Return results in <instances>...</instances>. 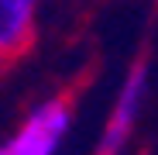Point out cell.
<instances>
[{
	"mask_svg": "<svg viewBox=\"0 0 158 155\" xmlns=\"http://www.w3.org/2000/svg\"><path fill=\"white\" fill-rule=\"evenodd\" d=\"M69 124H72L69 97L45 100L28 114L21 131H14L0 145V155H55V148L62 145V138L69 131Z\"/></svg>",
	"mask_w": 158,
	"mask_h": 155,
	"instance_id": "1",
	"label": "cell"
},
{
	"mask_svg": "<svg viewBox=\"0 0 158 155\" xmlns=\"http://www.w3.org/2000/svg\"><path fill=\"white\" fill-rule=\"evenodd\" d=\"M144 93H148V66L138 62L134 69L127 72V80L117 93V103L110 110V121H107V131H103L100 145H96V155H120L131 131H134V121L141 114V103H144Z\"/></svg>",
	"mask_w": 158,
	"mask_h": 155,
	"instance_id": "2",
	"label": "cell"
},
{
	"mask_svg": "<svg viewBox=\"0 0 158 155\" xmlns=\"http://www.w3.org/2000/svg\"><path fill=\"white\" fill-rule=\"evenodd\" d=\"M35 38V4L0 0V69L14 62Z\"/></svg>",
	"mask_w": 158,
	"mask_h": 155,
	"instance_id": "3",
	"label": "cell"
},
{
	"mask_svg": "<svg viewBox=\"0 0 158 155\" xmlns=\"http://www.w3.org/2000/svg\"><path fill=\"white\" fill-rule=\"evenodd\" d=\"M28 4H35V0H28Z\"/></svg>",
	"mask_w": 158,
	"mask_h": 155,
	"instance_id": "4",
	"label": "cell"
}]
</instances>
